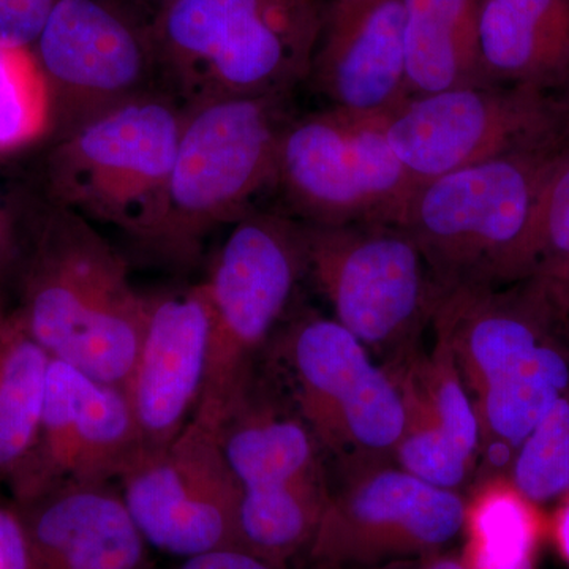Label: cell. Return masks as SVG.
<instances>
[{
	"label": "cell",
	"mask_w": 569,
	"mask_h": 569,
	"mask_svg": "<svg viewBox=\"0 0 569 569\" xmlns=\"http://www.w3.org/2000/svg\"><path fill=\"white\" fill-rule=\"evenodd\" d=\"M129 2L152 24L153 18L176 0H129Z\"/></svg>",
	"instance_id": "obj_36"
},
{
	"label": "cell",
	"mask_w": 569,
	"mask_h": 569,
	"mask_svg": "<svg viewBox=\"0 0 569 569\" xmlns=\"http://www.w3.org/2000/svg\"><path fill=\"white\" fill-rule=\"evenodd\" d=\"M59 0H0V47L32 48Z\"/></svg>",
	"instance_id": "obj_30"
},
{
	"label": "cell",
	"mask_w": 569,
	"mask_h": 569,
	"mask_svg": "<svg viewBox=\"0 0 569 569\" xmlns=\"http://www.w3.org/2000/svg\"><path fill=\"white\" fill-rule=\"evenodd\" d=\"M436 329L437 342L432 356L425 365L418 366V370L413 369L411 372L445 432L475 462L481 438L477 407L468 396V387L460 372L447 328L436 321Z\"/></svg>",
	"instance_id": "obj_27"
},
{
	"label": "cell",
	"mask_w": 569,
	"mask_h": 569,
	"mask_svg": "<svg viewBox=\"0 0 569 569\" xmlns=\"http://www.w3.org/2000/svg\"><path fill=\"white\" fill-rule=\"evenodd\" d=\"M211 335L204 282L151 296L140 353L123 392L140 436V456L167 448L203 395Z\"/></svg>",
	"instance_id": "obj_15"
},
{
	"label": "cell",
	"mask_w": 569,
	"mask_h": 569,
	"mask_svg": "<svg viewBox=\"0 0 569 569\" xmlns=\"http://www.w3.org/2000/svg\"><path fill=\"white\" fill-rule=\"evenodd\" d=\"M331 107L389 114L406 103L403 0H332L310 77Z\"/></svg>",
	"instance_id": "obj_16"
},
{
	"label": "cell",
	"mask_w": 569,
	"mask_h": 569,
	"mask_svg": "<svg viewBox=\"0 0 569 569\" xmlns=\"http://www.w3.org/2000/svg\"><path fill=\"white\" fill-rule=\"evenodd\" d=\"M329 496L321 473L272 488L242 490L238 516L241 548L282 569L309 549Z\"/></svg>",
	"instance_id": "obj_23"
},
{
	"label": "cell",
	"mask_w": 569,
	"mask_h": 569,
	"mask_svg": "<svg viewBox=\"0 0 569 569\" xmlns=\"http://www.w3.org/2000/svg\"><path fill=\"white\" fill-rule=\"evenodd\" d=\"M219 440L241 490L272 488L321 473L318 441L305 419L257 397L253 383L223 419Z\"/></svg>",
	"instance_id": "obj_18"
},
{
	"label": "cell",
	"mask_w": 569,
	"mask_h": 569,
	"mask_svg": "<svg viewBox=\"0 0 569 569\" xmlns=\"http://www.w3.org/2000/svg\"><path fill=\"white\" fill-rule=\"evenodd\" d=\"M388 116L331 107L291 118L274 181L287 216L323 227L402 223L419 183L389 144Z\"/></svg>",
	"instance_id": "obj_7"
},
{
	"label": "cell",
	"mask_w": 569,
	"mask_h": 569,
	"mask_svg": "<svg viewBox=\"0 0 569 569\" xmlns=\"http://www.w3.org/2000/svg\"><path fill=\"white\" fill-rule=\"evenodd\" d=\"M542 116L530 92L503 84L462 86L410 97L389 112L387 134L418 183L526 151Z\"/></svg>",
	"instance_id": "obj_14"
},
{
	"label": "cell",
	"mask_w": 569,
	"mask_h": 569,
	"mask_svg": "<svg viewBox=\"0 0 569 569\" xmlns=\"http://www.w3.org/2000/svg\"><path fill=\"white\" fill-rule=\"evenodd\" d=\"M22 222V254L10 305L56 361L126 387L144 337L151 298L91 220L48 201Z\"/></svg>",
	"instance_id": "obj_1"
},
{
	"label": "cell",
	"mask_w": 569,
	"mask_h": 569,
	"mask_svg": "<svg viewBox=\"0 0 569 569\" xmlns=\"http://www.w3.org/2000/svg\"><path fill=\"white\" fill-rule=\"evenodd\" d=\"M482 0H403L408 96L489 84L479 52Z\"/></svg>",
	"instance_id": "obj_20"
},
{
	"label": "cell",
	"mask_w": 569,
	"mask_h": 569,
	"mask_svg": "<svg viewBox=\"0 0 569 569\" xmlns=\"http://www.w3.org/2000/svg\"><path fill=\"white\" fill-rule=\"evenodd\" d=\"M548 535L552 539L560 559L569 567V490L561 497L559 508L549 519Z\"/></svg>",
	"instance_id": "obj_34"
},
{
	"label": "cell",
	"mask_w": 569,
	"mask_h": 569,
	"mask_svg": "<svg viewBox=\"0 0 569 569\" xmlns=\"http://www.w3.org/2000/svg\"><path fill=\"white\" fill-rule=\"evenodd\" d=\"M406 399L407 421L395 455L400 468L436 488L455 490L466 481L473 460L448 437L427 402L413 372L395 376Z\"/></svg>",
	"instance_id": "obj_25"
},
{
	"label": "cell",
	"mask_w": 569,
	"mask_h": 569,
	"mask_svg": "<svg viewBox=\"0 0 569 569\" xmlns=\"http://www.w3.org/2000/svg\"><path fill=\"white\" fill-rule=\"evenodd\" d=\"M466 501L402 468L370 471L335 496L320 520L310 560L323 569L378 567L429 557L462 531Z\"/></svg>",
	"instance_id": "obj_12"
},
{
	"label": "cell",
	"mask_w": 569,
	"mask_h": 569,
	"mask_svg": "<svg viewBox=\"0 0 569 569\" xmlns=\"http://www.w3.org/2000/svg\"><path fill=\"white\" fill-rule=\"evenodd\" d=\"M419 569H468L462 563L460 557L445 556V553L437 552L432 556L426 557L425 563Z\"/></svg>",
	"instance_id": "obj_35"
},
{
	"label": "cell",
	"mask_w": 569,
	"mask_h": 569,
	"mask_svg": "<svg viewBox=\"0 0 569 569\" xmlns=\"http://www.w3.org/2000/svg\"><path fill=\"white\" fill-rule=\"evenodd\" d=\"M183 108L156 88L52 141L48 201L140 242L163 213Z\"/></svg>",
	"instance_id": "obj_5"
},
{
	"label": "cell",
	"mask_w": 569,
	"mask_h": 569,
	"mask_svg": "<svg viewBox=\"0 0 569 569\" xmlns=\"http://www.w3.org/2000/svg\"><path fill=\"white\" fill-rule=\"evenodd\" d=\"M290 96H234L183 104V122L162 217L133 244L173 269L197 263L206 239L253 211L274 189Z\"/></svg>",
	"instance_id": "obj_3"
},
{
	"label": "cell",
	"mask_w": 569,
	"mask_h": 569,
	"mask_svg": "<svg viewBox=\"0 0 569 569\" xmlns=\"http://www.w3.org/2000/svg\"><path fill=\"white\" fill-rule=\"evenodd\" d=\"M204 280L211 335L203 395L193 418L219 432L253 383V366L307 274L302 224L253 209L230 224Z\"/></svg>",
	"instance_id": "obj_6"
},
{
	"label": "cell",
	"mask_w": 569,
	"mask_h": 569,
	"mask_svg": "<svg viewBox=\"0 0 569 569\" xmlns=\"http://www.w3.org/2000/svg\"><path fill=\"white\" fill-rule=\"evenodd\" d=\"M50 132V92L32 48L0 47V153L21 151Z\"/></svg>",
	"instance_id": "obj_26"
},
{
	"label": "cell",
	"mask_w": 569,
	"mask_h": 569,
	"mask_svg": "<svg viewBox=\"0 0 569 569\" xmlns=\"http://www.w3.org/2000/svg\"><path fill=\"white\" fill-rule=\"evenodd\" d=\"M301 224L307 274L335 320L370 351L410 347L445 293L413 236L397 223Z\"/></svg>",
	"instance_id": "obj_8"
},
{
	"label": "cell",
	"mask_w": 569,
	"mask_h": 569,
	"mask_svg": "<svg viewBox=\"0 0 569 569\" xmlns=\"http://www.w3.org/2000/svg\"><path fill=\"white\" fill-rule=\"evenodd\" d=\"M174 569H277L268 561L258 559L244 549L228 548L209 550L187 557Z\"/></svg>",
	"instance_id": "obj_33"
},
{
	"label": "cell",
	"mask_w": 569,
	"mask_h": 569,
	"mask_svg": "<svg viewBox=\"0 0 569 569\" xmlns=\"http://www.w3.org/2000/svg\"><path fill=\"white\" fill-rule=\"evenodd\" d=\"M328 2H332V0H328Z\"/></svg>",
	"instance_id": "obj_37"
},
{
	"label": "cell",
	"mask_w": 569,
	"mask_h": 569,
	"mask_svg": "<svg viewBox=\"0 0 569 569\" xmlns=\"http://www.w3.org/2000/svg\"><path fill=\"white\" fill-rule=\"evenodd\" d=\"M119 482L148 546L182 559L242 549L241 486L224 459L219 432L200 419H190L167 448L140 456Z\"/></svg>",
	"instance_id": "obj_11"
},
{
	"label": "cell",
	"mask_w": 569,
	"mask_h": 569,
	"mask_svg": "<svg viewBox=\"0 0 569 569\" xmlns=\"http://www.w3.org/2000/svg\"><path fill=\"white\" fill-rule=\"evenodd\" d=\"M51 362L13 307L0 302V486L6 488L36 440Z\"/></svg>",
	"instance_id": "obj_21"
},
{
	"label": "cell",
	"mask_w": 569,
	"mask_h": 569,
	"mask_svg": "<svg viewBox=\"0 0 569 569\" xmlns=\"http://www.w3.org/2000/svg\"><path fill=\"white\" fill-rule=\"evenodd\" d=\"M296 411L318 443L339 452L395 451L406 429L399 381L335 318L306 313L277 343Z\"/></svg>",
	"instance_id": "obj_9"
},
{
	"label": "cell",
	"mask_w": 569,
	"mask_h": 569,
	"mask_svg": "<svg viewBox=\"0 0 569 569\" xmlns=\"http://www.w3.org/2000/svg\"><path fill=\"white\" fill-rule=\"evenodd\" d=\"M545 250L557 261L553 271L569 268V160L553 170L535 217L530 261Z\"/></svg>",
	"instance_id": "obj_29"
},
{
	"label": "cell",
	"mask_w": 569,
	"mask_h": 569,
	"mask_svg": "<svg viewBox=\"0 0 569 569\" xmlns=\"http://www.w3.org/2000/svg\"><path fill=\"white\" fill-rule=\"evenodd\" d=\"M0 569H33L31 538L13 501L0 503Z\"/></svg>",
	"instance_id": "obj_31"
},
{
	"label": "cell",
	"mask_w": 569,
	"mask_h": 569,
	"mask_svg": "<svg viewBox=\"0 0 569 569\" xmlns=\"http://www.w3.org/2000/svg\"><path fill=\"white\" fill-rule=\"evenodd\" d=\"M140 452L123 389L52 359L36 440L7 489L26 505L69 486L119 481Z\"/></svg>",
	"instance_id": "obj_13"
},
{
	"label": "cell",
	"mask_w": 569,
	"mask_h": 569,
	"mask_svg": "<svg viewBox=\"0 0 569 569\" xmlns=\"http://www.w3.org/2000/svg\"><path fill=\"white\" fill-rule=\"evenodd\" d=\"M32 51L50 92L52 141L159 88L151 22L129 0H59Z\"/></svg>",
	"instance_id": "obj_10"
},
{
	"label": "cell",
	"mask_w": 569,
	"mask_h": 569,
	"mask_svg": "<svg viewBox=\"0 0 569 569\" xmlns=\"http://www.w3.org/2000/svg\"><path fill=\"white\" fill-rule=\"evenodd\" d=\"M511 481L538 505L568 492L569 389L520 443Z\"/></svg>",
	"instance_id": "obj_28"
},
{
	"label": "cell",
	"mask_w": 569,
	"mask_h": 569,
	"mask_svg": "<svg viewBox=\"0 0 569 569\" xmlns=\"http://www.w3.org/2000/svg\"><path fill=\"white\" fill-rule=\"evenodd\" d=\"M478 36L489 84L548 77L568 58L569 2L482 0Z\"/></svg>",
	"instance_id": "obj_19"
},
{
	"label": "cell",
	"mask_w": 569,
	"mask_h": 569,
	"mask_svg": "<svg viewBox=\"0 0 569 569\" xmlns=\"http://www.w3.org/2000/svg\"><path fill=\"white\" fill-rule=\"evenodd\" d=\"M568 389L567 358L542 342L522 365L490 381L478 396L475 407L481 432L520 447Z\"/></svg>",
	"instance_id": "obj_24"
},
{
	"label": "cell",
	"mask_w": 569,
	"mask_h": 569,
	"mask_svg": "<svg viewBox=\"0 0 569 569\" xmlns=\"http://www.w3.org/2000/svg\"><path fill=\"white\" fill-rule=\"evenodd\" d=\"M328 0H176L151 24L160 88L183 104L290 96L310 77Z\"/></svg>",
	"instance_id": "obj_2"
},
{
	"label": "cell",
	"mask_w": 569,
	"mask_h": 569,
	"mask_svg": "<svg viewBox=\"0 0 569 569\" xmlns=\"http://www.w3.org/2000/svg\"><path fill=\"white\" fill-rule=\"evenodd\" d=\"M17 507L33 569H151L148 542L112 482L69 486Z\"/></svg>",
	"instance_id": "obj_17"
},
{
	"label": "cell",
	"mask_w": 569,
	"mask_h": 569,
	"mask_svg": "<svg viewBox=\"0 0 569 569\" xmlns=\"http://www.w3.org/2000/svg\"><path fill=\"white\" fill-rule=\"evenodd\" d=\"M22 254V222L10 211L0 208V302L13 291Z\"/></svg>",
	"instance_id": "obj_32"
},
{
	"label": "cell",
	"mask_w": 569,
	"mask_h": 569,
	"mask_svg": "<svg viewBox=\"0 0 569 569\" xmlns=\"http://www.w3.org/2000/svg\"><path fill=\"white\" fill-rule=\"evenodd\" d=\"M526 151L419 183L403 216L443 291L492 287L530 263V239L550 171Z\"/></svg>",
	"instance_id": "obj_4"
},
{
	"label": "cell",
	"mask_w": 569,
	"mask_h": 569,
	"mask_svg": "<svg viewBox=\"0 0 569 569\" xmlns=\"http://www.w3.org/2000/svg\"><path fill=\"white\" fill-rule=\"evenodd\" d=\"M462 531L468 569H537L549 519L511 479L492 478L466 501Z\"/></svg>",
	"instance_id": "obj_22"
}]
</instances>
